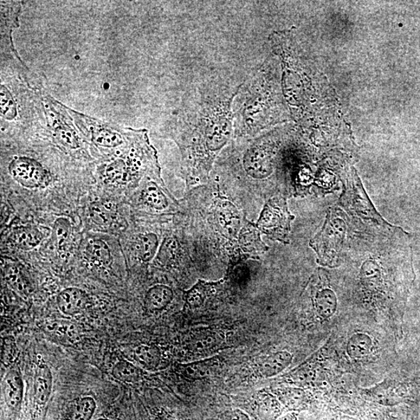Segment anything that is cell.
I'll list each match as a JSON object with an SVG mask.
<instances>
[{
  "label": "cell",
  "mask_w": 420,
  "mask_h": 420,
  "mask_svg": "<svg viewBox=\"0 0 420 420\" xmlns=\"http://www.w3.org/2000/svg\"><path fill=\"white\" fill-rule=\"evenodd\" d=\"M240 87L210 81L193 90L180 108L177 131L196 169L209 170L230 139L234 132L233 104Z\"/></svg>",
  "instance_id": "1"
},
{
  "label": "cell",
  "mask_w": 420,
  "mask_h": 420,
  "mask_svg": "<svg viewBox=\"0 0 420 420\" xmlns=\"http://www.w3.org/2000/svg\"><path fill=\"white\" fill-rule=\"evenodd\" d=\"M267 68L262 66L241 84L233 104L234 132L238 137H252L272 124L270 87Z\"/></svg>",
  "instance_id": "2"
},
{
  "label": "cell",
  "mask_w": 420,
  "mask_h": 420,
  "mask_svg": "<svg viewBox=\"0 0 420 420\" xmlns=\"http://www.w3.org/2000/svg\"><path fill=\"white\" fill-rule=\"evenodd\" d=\"M101 174L105 182L112 185L135 183L144 176L161 182L157 152L149 142L147 131L133 129L122 156L103 166Z\"/></svg>",
  "instance_id": "3"
},
{
  "label": "cell",
  "mask_w": 420,
  "mask_h": 420,
  "mask_svg": "<svg viewBox=\"0 0 420 420\" xmlns=\"http://www.w3.org/2000/svg\"><path fill=\"white\" fill-rule=\"evenodd\" d=\"M344 216V213L338 210H329L324 227L310 243L318 254L319 262L322 266L335 267L339 264L346 232Z\"/></svg>",
  "instance_id": "4"
},
{
  "label": "cell",
  "mask_w": 420,
  "mask_h": 420,
  "mask_svg": "<svg viewBox=\"0 0 420 420\" xmlns=\"http://www.w3.org/2000/svg\"><path fill=\"white\" fill-rule=\"evenodd\" d=\"M75 124L99 147L115 148L128 143L132 128L121 129L98 119L88 117L68 108Z\"/></svg>",
  "instance_id": "5"
},
{
  "label": "cell",
  "mask_w": 420,
  "mask_h": 420,
  "mask_svg": "<svg viewBox=\"0 0 420 420\" xmlns=\"http://www.w3.org/2000/svg\"><path fill=\"white\" fill-rule=\"evenodd\" d=\"M294 219L287 208L286 199L276 197L264 205L256 227L271 239L289 243L290 224Z\"/></svg>",
  "instance_id": "6"
},
{
  "label": "cell",
  "mask_w": 420,
  "mask_h": 420,
  "mask_svg": "<svg viewBox=\"0 0 420 420\" xmlns=\"http://www.w3.org/2000/svg\"><path fill=\"white\" fill-rule=\"evenodd\" d=\"M44 101L56 141L69 151H76L79 149L80 139L73 126V119L68 108L63 106L61 103L50 98L49 96L45 98Z\"/></svg>",
  "instance_id": "7"
},
{
  "label": "cell",
  "mask_w": 420,
  "mask_h": 420,
  "mask_svg": "<svg viewBox=\"0 0 420 420\" xmlns=\"http://www.w3.org/2000/svg\"><path fill=\"white\" fill-rule=\"evenodd\" d=\"M342 202L354 215L365 219H371L385 228L391 227L374 209L358 177L353 178L351 182L347 183Z\"/></svg>",
  "instance_id": "8"
},
{
  "label": "cell",
  "mask_w": 420,
  "mask_h": 420,
  "mask_svg": "<svg viewBox=\"0 0 420 420\" xmlns=\"http://www.w3.org/2000/svg\"><path fill=\"white\" fill-rule=\"evenodd\" d=\"M11 176L28 189L42 188L50 182V174L37 161L28 158H17L9 165Z\"/></svg>",
  "instance_id": "9"
},
{
  "label": "cell",
  "mask_w": 420,
  "mask_h": 420,
  "mask_svg": "<svg viewBox=\"0 0 420 420\" xmlns=\"http://www.w3.org/2000/svg\"><path fill=\"white\" fill-rule=\"evenodd\" d=\"M41 328L51 338L64 346H73L77 344L81 337V328L73 321H47L42 323Z\"/></svg>",
  "instance_id": "10"
},
{
  "label": "cell",
  "mask_w": 420,
  "mask_h": 420,
  "mask_svg": "<svg viewBox=\"0 0 420 420\" xmlns=\"http://www.w3.org/2000/svg\"><path fill=\"white\" fill-rule=\"evenodd\" d=\"M225 335L221 330L210 328L198 329L190 335L188 342V350L191 353L199 355L206 354L216 351L224 342Z\"/></svg>",
  "instance_id": "11"
},
{
  "label": "cell",
  "mask_w": 420,
  "mask_h": 420,
  "mask_svg": "<svg viewBox=\"0 0 420 420\" xmlns=\"http://www.w3.org/2000/svg\"><path fill=\"white\" fill-rule=\"evenodd\" d=\"M21 12V4L17 2H1V53H14L11 40L12 31L19 25L18 17Z\"/></svg>",
  "instance_id": "12"
},
{
  "label": "cell",
  "mask_w": 420,
  "mask_h": 420,
  "mask_svg": "<svg viewBox=\"0 0 420 420\" xmlns=\"http://www.w3.org/2000/svg\"><path fill=\"white\" fill-rule=\"evenodd\" d=\"M58 306L66 315L74 316L81 313L88 303V296L82 289L75 287L67 288L58 296Z\"/></svg>",
  "instance_id": "13"
},
{
  "label": "cell",
  "mask_w": 420,
  "mask_h": 420,
  "mask_svg": "<svg viewBox=\"0 0 420 420\" xmlns=\"http://www.w3.org/2000/svg\"><path fill=\"white\" fill-rule=\"evenodd\" d=\"M24 394V384L20 372L10 370L3 380L5 402L9 408L17 412L21 408Z\"/></svg>",
  "instance_id": "14"
},
{
  "label": "cell",
  "mask_w": 420,
  "mask_h": 420,
  "mask_svg": "<svg viewBox=\"0 0 420 420\" xmlns=\"http://www.w3.org/2000/svg\"><path fill=\"white\" fill-rule=\"evenodd\" d=\"M216 215L222 228L230 236H236L241 224V213L227 200L219 199Z\"/></svg>",
  "instance_id": "15"
},
{
  "label": "cell",
  "mask_w": 420,
  "mask_h": 420,
  "mask_svg": "<svg viewBox=\"0 0 420 420\" xmlns=\"http://www.w3.org/2000/svg\"><path fill=\"white\" fill-rule=\"evenodd\" d=\"M174 299L173 290L171 287L162 284L154 286L148 290L145 299L144 306L149 313H158L170 305Z\"/></svg>",
  "instance_id": "16"
},
{
  "label": "cell",
  "mask_w": 420,
  "mask_h": 420,
  "mask_svg": "<svg viewBox=\"0 0 420 420\" xmlns=\"http://www.w3.org/2000/svg\"><path fill=\"white\" fill-rule=\"evenodd\" d=\"M293 355L287 351H279L270 354L258 364V370L264 378L278 376L292 363Z\"/></svg>",
  "instance_id": "17"
},
{
  "label": "cell",
  "mask_w": 420,
  "mask_h": 420,
  "mask_svg": "<svg viewBox=\"0 0 420 420\" xmlns=\"http://www.w3.org/2000/svg\"><path fill=\"white\" fill-rule=\"evenodd\" d=\"M53 390V374L47 364L38 365L35 374L34 391L36 403L45 405Z\"/></svg>",
  "instance_id": "18"
},
{
  "label": "cell",
  "mask_w": 420,
  "mask_h": 420,
  "mask_svg": "<svg viewBox=\"0 0 420 420\" xmlns=\"http://www.w3.org/2000/svg\"><path fill=\"white\" fill-rule=\"evenodd\" d=\"M221 283L223 281L209 283L199 280L195 286H193L188 292H185L186 305L191 309H196L203 306L206 299L215 292Z\"/></svg>",
  "instance_id": "19"
},
{
  "label": "cell",
  "mask_w": 420,
  "mask_h": 420,
  "mask_svg": "<svg viewBox=\"0 0 420 420\" xmlns=\"http://www.w3.org/2000/svg\"><path fill=\"white\" fill-rule=\"evenodd\" d=\"M239 243L244 251L250 254H258L266 251L268 249L260 237V230L256 225L248 222L245 224L239 237Z\"/></svg>",
  "instance_id": "20"
},
{
  "label": "cell",
  "mask_w": 420,
  "mask_h": 420,
  "mask_svg": "<svg viewBox=\"0 0 420 420\" xmlns=\"http://www.w3.org/2000/svg\"><path fill=\"white\" fill-rule=\"evenodd\" d=\"M219 359L217 357L192 362L180 366L184 376L190 380H203L210 376L218 365Z\"/></svg>",
  "instance_id": "21"
},
{
  "label": "cell",
  "mask_w": 420,
  "mask_h": 420,
  "mask_svg": "<svg viewBox=\"0 0 420 420\" xmlns=\"http://www.w3.org/2000/svg\"><path fill=\"white\" fill-rule=\"evenodd\" d=\"M11 240L17 248L29 251L36 248L41 243L42 234L35 228L22 227L12 233Z\"/></svg>",
  "instance_id": "22"
},
{
  "label": "cell",
  "mask_w": 420,
  "mask_h": 420,
  "mask_svg": "<svg viewBox=\"0 0 420 420\" xmlns=\"http://www.w3.org/2000/svg\"><path fill=\"white\" fill-rule=\"evenodd\" d=\"M133 358L147 370H155L160 364L161 353L154 345L142 344L134 348Z\"/></svg>",
  "instance_id": "23"
},
{
  "label": "cell",
  "mask_w": 420,
  "mask_h": 420,
  "mask_svg": "<svg viewBox=\"0 0 420 420\" xmlns=\"http://www.w3.org/2000/svg\"><path fill=\"white\" fill-rule=\"evenodd\" d=\"M157 182L151 180L146 185L143 193H142V199L149 208L156 210H165L169 205V203H168L165 192Z\"/></svg>",
  "instance_id": "24"
},
{
  "label": "cell",
  "mask_w": 420,
  "mask_h": 420,
  "mask_svg": "<svg viewBox=\"0 0 420 420\" xmlns=\"http://www.w3.org/2000/svg\"><path fill=\"white\" fill-rule=\"evenodd\" d=\"M314 306L321 318H332L337 309V299L333 290L329 288L319 290L315 296Z\"/></svg>",
  "instance_id": "25"
},
{
  "label": "cell",
  "mask_w": 420,
  "mask_h": 420,
  "mask_svg": "<svg viewBox=\"0 0 420 420\" xmlns=\"http://www.w3.org/2000/svg\"><path fill=\"white\" fill-rule=\"evenodd\" d=\"M373 340L371 336L364 333L353 334L348 340L346 351L352 358H363L371 352Z\"/></svg>",
  "instance_id": "26"
},
{
  "label": "cell",
  "mask_w": 420,
  "mask_h": 420,
  "mask_svg": "<svg viewBox=\"0 0 420 420\" xmlns=\"http://www.w3.org/2000/svg\"><path fill=\"white\" fill-rule=\"evenodd\" d=\"M90 217L92 221L101 227H108L115 219V209L112 203L96 202L90 206Z\"/></svg>",
  "instance_id": "27"
},
{
  "label": "cell",
  "mask_w": 420,
  "mask_h": 420,
  "mask_svg": "<svg viewBox=\"0 0 420 420\" xmlns=\"http://www.w3.org/2000/svg\"><path fill=\"white\" fill-rule=\"evenodd\" d=\"M90 260L96 266L108 267L111 266L112 257L108 244L101 240H90L87 246Z\"/></svg>",
  "instance_id": "28"
},
{
  "label": "cell",
  "mask_w": 420,
  "mask_h": 420,
  "mask_svg": "<svg viewBox=\"0 0 420 420\" xmlns=\"http://www.w3.org/2000/svg\"><path fill=\"white\" fill-rule=\"evenodd\" d=\"M96 402L92 397L86 396L74 401L68 412L69 420H90L94 414Z\"/></svg>",
  "instance_id": "29"
},
{
  "label": "cell",
  "mask_w": 420,
  "mask_h": 420,
  "mask_svg": "<svg viewBox=\"0 0 420 420\" xmlns=\"http://www.w3.org/2000/svg\"><path fill=\"white\" fill-rule=\"evenodd\" d=\"M114 378L127 384L137 383L141 378V371L128 360H120L112 368Z\"/></svg>",
  "instance_id": "30"
},
{
  "label": "cell",
  "mask_w": 420,
  "mask_h": 420,
  "mask_svg": "<svg viewBox=\"0 0 420 420\" xmlns=\"http://www.w3.org/2000/svg\"><path fill=\"white\" fill-rule=\"evenodd\" d=\"M159 241L155 234H146L140 237L139 254L142 261L145 262L153 260L158 248Z\"/></svg>",
  "instance_id": "31"
},
{
  "label": "cell",
  "mask_w": 420,
  "mask_h": 420,
  "mask_svg": "<svg viewBox=\"0 0 420 420\" xmlns=\"http://www.w3.org/2000/svg\"><path fill=\"white\" fill-rule=\"evenodd\" d=\"M361 280L367 288L376 289L380 286L381 274L376 262H366L361 270Z\"/></svg>",
  "instance_id": "32"
},
{
  "label": "cell",
  "mask_w": 420,
  "mask_h": 420,
  "mask_svg": "<svg viewBox=\"0 0 420 420\" xmlns=\"http://www.w3.org/2000/svg\"><path fill=\"white\" fill-rule=\"evenodd\" d=\"M178 244L176 239L168 237L161 244L158 255V260L164 264H171L178 255Z\"/></svg>",
  "instance_id": "33"
},
{
  "label": "cell",
  "mask_w": 420,
  "mask_h": 420,
  "mask_svg": "<svg viewBox=\"0 0 420 420\" xmlns=\"http://www.w3.org/2000/svg\"><path fill=\"white\" fill-rule=\"evenodd\" d=\"M17 356L18 351L15 339L12 336H6L3 338L2 344V364L8 367L15 363Z\"/></svg>",
  "instance_id": "34"
},
{
  "label": "cell",
  "mask_w": 420,
  "mask_h": 420,
  "mask_svg": "<svg viewBox=\"0 0 420 420\" xmlns=\"http://www.w3.org/2000/svg\"><path fill=\"white\" fill-rule=\"evenodd\" d=\"M53 231L58 246L61 248L68 241L72 232V226L69 219L60 217L56 219Z\"/></svg>",
  "instance_id": "35"
},
{
  "label": "cell",
  "mask_w": 420,
  "mask_h": 420,
  "mask_svg": "<svg viewBox=\"0 0 420 420\" xmlns=\"http://www.w3.org/2000/svg\"><path fill=\"white\" fill-rule=\"evenodd\" d=\"M1 115L8 120L14 119L17 115V106L8 90L1 85Z\"/></svg>",
  "instance_id": "36"
},
{
  "label": "cell",
  "mask_w": 420,
  "mask_h": 420,
  "mask_svg": "<svg viewBox=\"0 0 420 420\" xmlns=\"http://www.w3.org/2000/svg\"><path fill=\"white\" fill-rule=\"evenodd\" d=\"M4 277L6 282L8 283L12 288L18 292H24V283L22 276L16 267L8 266L4 270Z\"/></svg>",
  "instance_id": "37"
},
{
  "label": "cell",
  "mask_w": 420,
  "mask_h": 420,
  "mask_svg": "<svg viewBox=\"0 0 420 420\" xmlns=\"http://www.w3.org/2000/svg\"><path fill=\"white\" fill-rule=\"evenodd\" d=\"M229 276L233 282L239 286L246 285L250 280V271L243 264H235L229 272Z\"/></svg>",
  "instance_id": "38"
},
{
  "label": "cell",
  "mask_w": 420,
  "mask_h": 420,
  "mask_svg": "<svg viewBox=\"0 0 420 420\" xmlns=\"http://www.w3.org/2000/svg\"><path fill=\"white\" fill-rule=\"evenodd\" d=\"M155 420H176L169 413L167 412H161Z\"/></svg>",
  "instance_id": "39"
},
{
  "label": "cell",
  "mask_w": 420,
  "mask_h": 420,
  "mask_svg": "<svg viewBox=\"0 0 420 420\" xmlns=\"http://www.w3.org/2000/svg\"><path fill=\"white\" fill-rule=\"evenodd\" d=\"M96 420H111V419L101 418V419H96Z\"/></svg>",
  "instance_id": "40"
}]
</instances>
